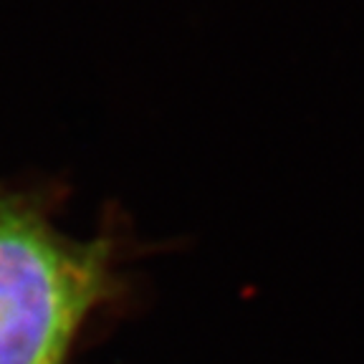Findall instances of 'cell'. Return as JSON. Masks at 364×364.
Here are the masks:
<instances>
[{
    "instance_id": "obj_1",
    "label": "cell",
    "mask_w": 364,
    "mask_h": 364,
    "mask_svg": "<svg viewBox=\"0 0 364 364\" xmlns=\"http://www.w3.org/2000/svg\"><path fill=\"white\" fill-rule=\"evenodd\" d=\"M117 289L112 240L71 238L38 200L0 188V364H68Z\"/></svg>"
}]
</instances>
